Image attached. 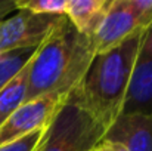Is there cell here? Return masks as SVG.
I'll use <instances>...</instances> for the list:
<instances>
[{"label":"cell","instance_id":"6da1fadb","mask_svg":"<svg viewBox=\"0 0 152 151\" xmlns=\"http://www.w3.org/2000/svg\"><path fill=\"white\" fill-rule=\"evenodd\" d=\"M95 55L92 39L78 33L66 16H62L30 62L25 102L45 95L68 99L84 77Z\"/></svg>","mask_w":152,"mask_h":151},{"label":"cell","instance_id":"7a4b0ae2","mask_svg":"<svg viewBox=\"0 0 152 151\" xmlns=\"http://www.w3.org/2000/svg\"><path fill=\"white\" fill-rule=\"evenodd\" d=\"M145 33L109 52L95 55L80 85L66 99L89 113L105 130L123 111L133 64Z\"/></svg>","mask_w":152,"mask_h":151},{"label":"cell","instance_id":"3957f363","mask_svg":"<svg viewBox=\"0 0 152 151\" xmlns=\"http://www.w3.org/2000/svg\"><path fill=\"white\" fill-rule=\"evenodd\" d=\"M105 132L89 113L66 101L48 127L37 151H93Z\"/></svg>","mask_w":152,"mask_h":151},{"label":"cell","instance_id":"277c9868","mask_svg":"<svg viewBox=\"0 0 152 151\" xmlns=\"http://www.w3.org/2000/svg\"><path fill=\"white\" fill-rule=\"evenodd\" d=\"M66 98L45 95L24 102L0 127V147L25 138L34 132L46 130Z\"/></svg>","mask_w":152,"mask_h":151},{"label":"cell","instance_id":"5b68a950","mask_svg":"<svg viewBox=\"0 0 152 151\" xmlns=\"http://www.w3.org/2000/svg\"><path fill=\"white\" fill-rule=\"evenodd\" d=\"M61 18L16 10L0 22V55L9 50L40 46Z\"/></svg>","mask_w":152,"mask_h":151},{"label":"cell","instance_id":"8992f818","mask_svg":"<svg viewBox=\"0 0 152 151\" xmlns=\"http://www.w3.org/2000/svg\"><path fill=\"white\" fill-rule=\"evenodd\" d=\"M145 31L148 30L140 24L130 0H111L99 28L92 37L95 53L109 52Z\"/></svg>","mask_w":152,"mask_h":151},{"label":"cell","instance_id":"52a82bcc","mask_svg":"<svg viewBox=\"0 0 152 151\" xmlns=\"http://www.w3.org/2000/svg\"><path fill=\"white\" fill-rule=\"evenodd\" d=\"M121 114L152 116V27L137 50Z\"/></svg>","mask_w":152,"mask_h":151},{"label":"cell","instance_id":"ba28073f","mask_svg":"<svg viewBox=\"0 0 152 151\" xmlns=\"http://www.w3.org/2000/svg\"><path fill=\"white\" fill-rule=\"evenodd\" d=\"M103 139L121 144L127 151H152V116L120 114Z\"/></svg>","mask_w":152,"mask_h":151},{"label":"cell","instance_id":"9c48e42d","mask_svg":"<svg viewBox=\"0 0 152 151\" xmlns=\"http://www.w3.org/2000/svg\"><path fill=\"white\" fill-rule=\"evenodd\" d=\"M111 0H68L65 16L83 36L92 39L99 28Z\"/></svg>","mask_w":152,"mask_h":151},{"label":"cell","instance_id":"30bf717a","mask_svg":"<svg viewBox=\"0 0 152 151\" xmlns=\"http://www.w3.org/2000/svg\"><path fill=\"white\" fill-rule=\"evenodd\" d=\"M28 73L30 64L0 91V127L27 99Z\"/></svg>","mask_w":152,"mask_h":151},{"label":"cell","instance_id":"8fae6325","mask_svg":"<svg viewBox=\"0 0 152 151\" xmlns=\"http://www.w3.org/2000/svg\"><path fill=\"white\" fill-rule=\"evenodd\" d=\"M37 48H22L0 55V91L33 61Z\"/></svg>","mask_w":152,"mask_h":151},{"label":"cell","instance_id":"7c38bea8","mask_svg":"<svg viewBox=\"0 0 152 151\" xmlns=\"http://www.w3.org/2000/svg\"><path fill=\"white\" fill-rule=\"evenodd\" d=\"M68 0H15L16 10H25L33 15L64 16Z\"/></svg>","mask_w":152,"mask_h":151},{"label":"cell","instance_id":"4fadbf2b","mask_svg":"<svg viewBox=\"0 0 152 151\" xmlns=\"http://www.w3.org/2000/svg\"><path fill=\"white\" fill-rule=\"evenodd\" d=\"M46 130H39V132H34V133H31L25 138H21V139L15 141V142L1 145L0 151H37L40 144H42V141H43V136H45Z\"/></svg>","mask_w":152,"mask_h":151},{"label":"cell","instance_id":"5bb4252c","mask_svg":"<svg viewBox=\"0 0 152 151\" xmlns=\"http://www.w3.org/2000/svg\"><path fill=\"white\" fill-rule=\"evenodd\" d=\"M16 12L15 0H0V22Z\"/></svg>","mask_w":152,"mask_h":151},{"label":"cell","instance_id":"9a60e30c","mask_svg":"<svg viewBox=\"0 0 152 151\" xmlns=\"http://www.w3.org/2000/svg\"><path fill=\"white\" fill-rule=\"evenodd\" d=\"M95 151H127L121 144L117 142H111V141H105L102 139L98 144V147L95 148Z\"/></svg>","mask_w":152,"mask_h":151},{"label":"cell","instance_id":"2e32d148","mask_svg":"<svg viewBox=\"0 0 152 151\" xmlns=\"http://www.w3.org/2000/svg\"><path fill=\"white\" fill-rule=\"evenodd\" d=\"M93 151H95V150H93Z\"/></svg>","mask_w":152,"mask_h":151}]
</instances>
